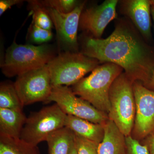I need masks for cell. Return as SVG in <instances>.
I'll list each match as a JSON object with an SVG mask.
<instances>
[{
  "mask_svg": "<svg viewBox=\"0 0 154 154\" xmlns=\"http://www.w3.org/2000/svg\"><path fill=\"white\" fill-rule=\"evenodd\" d=\"M81 52L99 63L119 66L133 82H140L147 88L154 73L153 50L126 22L118 23L107 38L87 36Z\"/></svg>",
  "mask_w": 154,
  "mask_h": 154,
  "instance_id": "obj_1",
  "label": "cell"
},
{
  "mask_svg": "<svg viewBox=\"0 0 154 154\" xmlns=\"http://www.w3.org/2000/svg\"><path fill=\"white\" fill-rule=\"evenodd\" d=\"M123 70L117 65L105 63L98 66L88 76L83 78L73 85L72 90L76 96L108 115L110 109V88Z\"/></svg>",
  "mask_w": 154,
  "mask_h": 154,
  "instance_id": "obj_2",
  "label": "cell"
},
{
  "mask_svg": "<svg viewBox=\"0 0 154 154\" xmlns=\"http://www.w3.org/2000/svg\"><path fill=\"white\" fill-rule=\"evenodd\" d=\"M52 46L46 44H18L14 40L6 51L1 64L3 74L8 78L46 65L56 56Z\"/></svg>",
  "mask_w": 154,
  "mask_h": 154,
  "instance_id": "obj_3",
  "label": "cell"
},
{
  "mask_svg": "<svg viewBox=\"0 0 154 154\" xmlns=\"http://www.w3.org/2000/svg\"><path fill=\"white\" fill-rule=\"evenodd\" d=\"M133 83L125 73H122L114 81L109 92L108 117L125 137L130 135L135 117Z\"/></svg>",
  "mask_w": 154,
  "mask_h": 154,
  "instance_id": "obj_4",
  "label": "cell"
},
{
  "mask_svg": "<svg viewBox=\"0 0 154 154\" xmlns=\"http://www.w3.org/2000/svg\"><path fill=\"white\" fill-rule=\"evenodd\" d=\"M99 63L82 52L60 53L48 64L52 87L73 85Z\"/></svg>",
  "mask_w": 154,
  "mask_h": 154,
  "instance_id": "obj_5",
  "label": "cell"
},
{
  "mask_svg": "<svg viewBox=\"0 0 154 154\" xmlns=\"http://www.w3.org/2000/svg\"><path fill=\"white\" fill-rule=\"evenodd\" d=\"M66 115L56 104L31 113L26 119L20 139L37 146L52 133L65 127Z\"/></svg>",
  "mask_w": 154,
  "mask_h": 154,
  "instance_id": "obj_6",
  "label": "cell"
},
{
  "mask_svg": "<svg viewBox=\"0 0 154 154\" xmlns=\"http://www.w3.org/2000/svg\"><path fill=\"white\" fill-rule=\"evenodd\" d=\"M47 102H54L66 115L86 119L93 123L104 125L109 119L108 115L96 109L91 103L77 97L67 86L52 87Z\"/></svg>",
  "mask_w": 154,
  "mask_h": 154,
  "instance_id": "obj_7",
  "label": "cell"
},
{
  "mask_svg": "<svg viewBox=\"0 0 154 154\" xmlns=\"http://www.w3.org/2000/svg\"><path fill=\"white\" fill-rule=\"evenodd\" d=\"M14 85L23 107L47 102L52 89L48 64L18 76Z\"/></svg>",
  "mask_w": 154,
  "mask_h": 154,
  "instance_id": "obj_8",
  "label": "cell"
},
{
  "mask_svg": "<svg viewBox=\"0 0 154 154\" xmlns=\"http://www.w3.org/2000/svg\"><path fill=\"white\" fill-rule=\"evenodd\" d=\"M85 4V2H81L73 11L67 14L45 7L55 28L58 45L63 52H79L78 30Z\"/></svg>",
  "mask_w": 154,
  "mask_h": 154,
  "instance_id": "obj_9",
  "label": "cell"
},
{
  "mask_svg": "<svg viewBox=\"0 0 154 154\" xmlns=\"http://www.w3.org/2000/svg\"><path fill=\"white\" fill-rule=\"evenodd\" d=\"M133 88L136 106L134 132L143 138L154 131V91L139 81L133 82Z\"/></svg>",
  "mask_w": 154,
  "mask_h": 154,
  "instance_id": "obj_10",
  "label": "cell"
},
{
  "mask_svg": "<svg viewBox=\"0 0 154 154\" xmlns=\"http://www.w3.org/2000/svg\"><path fill=\"white\" fill-rule=\"evenodd\" d=\"M117 0H106L99 5L83 10L80 16L79 28L100 38L107 25L117 17Z\"/></svg>",
  "mask_w": 154,
  "mask_h": 154,
  "instance_id": "obj_11",
  "label": "cell"
},
{
  "mask_svg": "<svg viewBox=\"0 0 154 154\" xmlns=\"http://www.w3.org/2000/svg\"><path fill=\"white\" fill-rule=\"evenodd\" d=\"M126 14L131 19L142 36L146 39L151 37V5L148 0L124 1Z\"/></svg>",
  "mask_w": 154,
  "mask_h": 154,
  "instance_id": "obj_12",
  "label": "cell"
},
{
  "mask_svg": "<svg viewBox=\"0 0 154 154\" xmlns=\"http://www.w3.org/2000/svg\"><path fill=\"white\" fill-rule=\"evenodd\" d=\"M104 126V137L98 146V153L126 154L125 136L109 118Z\"/></svg>",
  "mask_w": 154,
  "mask_h": 154,
  "instance_id": "obj_13",
  "label": "cell"
},
{
  "mask_svg": "<svg viewBox=\"0 0 154 154\" xmlns=\"http://www.w3.org/2000/svg\"><path fill=\"white\" fill-rule=\"evenodd\" d=\"M104 125L96 124L73 116L67 115L65 127L75 134L99 144L104 137Z\"/></svg>",
  "mask_w": 154,
  "mask_h": 154,
  "instance_id": "obj_14",
  "label": "cell"
},
{
  "mask_svg": "<svg viewBox=\"0 0 154 154\" xmlns=\"http://www.w3.org/2000/svg\"><path fill=\"white\" fill-rule=\"evenodd\" d=\"M27 118L23 111L0 107V135L20 138Z\"/></svg>",
  "mask_w": 154,
  "mask_h": 154,
  "instance_id": "obj_15",
  "label": "cell"
},
{
  "mask_svg": "<svg viewBox=\"0 0 154 154\" xmlns=\"http://www.w3.org/2000/svg\"><path fill=\"white\" fill-rule=\"evenodd\" d=\"M74 133L64 127L51 134L47 138L49 154H69L74 141Z\"/></svg>",
  "mask_w": 154,
  "mask_h": 154,
  "instance_id": "obj_16",
  "label": "cell"
},
{
  "mask_svg": "<svg viewBox=\"0 0 154 154\" xmlns=\"http://www.w3.org/2000/svg\"><path fill=\"white\" fill-rule=\"evenodd\" d=\"M0 154H41L38 146L20 138L0 135Z\"/></svg>",
  "mask_w": 154,
  "mask_h": 154,
  "instance_id": "obj_17",
  "label": "cell"
},
{
  "mask_svg": "<svg viewBox=\"0 0 154 154\" xmlns=\"http://www.w3.org/2000/svg\"><path fill=\"white\" fill-rule=\"evenodd\" d=\"M23 107L14 83L2 82L0 85V107L23 111Z\"/></svg>",
  "mask_w": 154,
  "mask_h": 154,
  "instance_id": "obj_18",
  "label": "cell"
},
{
  "mask_svg": "<svg viewBox=\"0 0 154 154\" xmlns=\"http://www.w3.org/2000/svg\"><path fill=\"white\" fill-rule=\"evenodd\" d=\"M28 7L32 15V22L40 28L51 30L54 27L51 18L46 8L40 1H28Z\"/></svg>",
  "mask_w": 154,
  "mask_h": 154,
  "instance_id": "obj_19",
  "label": "cell"
},
{
  "mask_svg": "<svg viewBox=\"0 0 154 154\" xmlns=\"http://www.w3.org/2000/svg\"><path fill=\"white\" fill-rule=\"evenodd\" d=\"M53 36L51 30L40 28L32 22L28 28L27 39L30 43L41 45L51 40Z\"/></svg>",
  "mask_w": 154,
  "mask_h": 154,
  "instance_id": "obj_20",
  "label": "cell"
},
{
  "mask_svg": "<svg viewBox=\"0 0 154 154\" xmlns=\"http://www.w3.org/2000/svg\"><path fill=\"white\" fill-rule=\"evenodd\" d=\"M45 8L54 9L64 14H69L73 11L81 2L75 0H44L40 1Z\"/></svg>",
  "mask_w": 154,
  "mask_h": 154,
  "instance_id": "obj_21",
  "label": "cell"
},
{
  "mask_svg": "<svg viewBox=\"0 0 154 154\" xmlns=\"http://www.w3.org/2000/svg\"><path fill=\"white\" fill-rule=\"evenodd\" d=\"M74 135L75 143L78 154H99V143L88 140L75 134Z\"/></svg>",
  "mask_w": 154,
  "mask_h": 154,
  "instance_id": "obj_22",
  "label": "cell"
},
{
  "mask_svg": "<svg viewBox=\"0 0 154 154\" xmlns=\"http://www.w3.org/2000/svg\"><path fill=\"white\" fill-rule=\"evenodd\" d=\"M126 154H150L148 145H143L130 135L125 137Z\"/></svg>",
  "mask_w": 154,
  "mask_h": 154,
  "instance_id": "obj_23",
  "label": "cell"
},
{
  "mask_svg": "<svg viewBox=\"0 0 154 154\" xmlns=\"http://www.w3.org/2000/svg\"><path fill=\"white\" fill-rule=\"evenodd\" d=\"M24 2L22 0H1L0 1V16H2L8 9L12 6L18 5Z\"/></svg>",
  "mask_w": 154,
  "mask_h": 154,
  "instance_id": "obj_24",
  "label": "cell"
},
{
  "mask_svg": "<svg viewBox=\"0 0 154 154\" xmlns=\"http://www.w3.org/2000/svg\"><path fill=\"white\" fill-rule=\"evenodd\" d=\"M148 146L150 154H154V134L151 138Z\"/></svg>",
  "mask_w": 154,
  "mask_h": 154,
  "instance_id": "obj_25",
  "label": "cell"
},
{
  "mask_svg": "<svg viewBox=\"0 0 154 154\" xmlns=\"http://www.w3.org/2000/svg\"><path fill=\"white\" fill-rule=\"evenodd\" d=\"M69 154H78L75 145V140L73 143L72 144Z\"/></svg>",
  "mask_w": 154,
  "mask_h": 154,
  "instance_id": "obj_26",
  "label": "cell"
},
{
  "mask_svg": "<svg viewBox=\"0 0 154 154\" xmlns=\"http://www.w3.org/2000/svg\"><path fill=\"white\" fill-rule=\"evenodd\" d=\"M148 88H151L152 89H154V73L152 76L151 79L150 81Z\"/></svg>",
  "mask_w": 154,
  "mask_h": 154,
  "instance_id": "obj_27",
  "label": "cell"
},
{
  "mask_svg": "<svg viewBox=\"0 0 154 154\" xmlns=\"http://www.w3.org/2000/svg\"><path fill=\"white\" fill-rule=\"evenodd\" d=\"M151 16L152 17L153 20L154 21V6L151 5Z\"/></svg>",
  "mask_w": 154,
  "mask_h": 154,
  "instance_id": "obj_28",
  "label": "cell"
},
{
  "mask_svg": "<svg viewBox=\"0 0 154 154\" xmlns=\"http://www.w3.org/2000/svg\"><path fill=\"white\" fill-rule=\"evenodd\" d=\"M149 2L151 5L154 6V0H150V1H149Z\"/></svg>",
  "mask_w": 154,
  "mask_h": 154,
  "instance_id": "obj_29",
  "label": "cell"
}]
</instances>
